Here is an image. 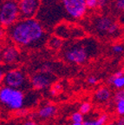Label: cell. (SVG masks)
Listing matches in <instances>:
<instances>
[{"label":"cell","instance_id":"13","mask_svg":"<svg viewBox=\"0 0 124 125\" xmlns=\"http://www.w3.org/2000/svg\"><path fill=\"white\" fill-rule=\"evenodd\" d=\"M109 120V115L107 114H102L95 120H87L84 121L83 125H105Z\"/></svg>","mask_w":124,"mask_h":125},{"label":"cell","instance_id":"23","mask_svg":"<svg viewBox=\"0 0 124 125\" xmlns=\"http://www.w3.org/2000/svg\"><path fill=\"white\" fill-rule=\"evenodd\" d=\"M115 7L117 10L124 12V0H115Z\"/></svg>","mask_w":124,"mask_h":125},{"label":"cell","instance_id":"20","mask_svg":"<svg viewBox=\"0 0 124 125\" xmlns=\"http://www.w3.org/2000/svg\"><path fill=\"white\" fill-rule=\"evenodd\" d=\"M115 110H116V113L118 114L119 115L123 116L124 115V100L116 103V105H115Z\"/></svg>","mask_w":124,"mask_h":125},{"label":"cell","instance_id":"11","mask_svg":"<svg viewBox=\"0 0 124 125\" xmlns=\"http://www.w3.org/2000/svg\"><path fill=\"white\" fill-rule=\"evenodd\" d=\"M57 112V109L52 104H45L42 106L37 111V116L39 119L47 120L53 117Z\"/></svg>","mask_w":124,"mask_h":125},{"label":"cell","instance_id":"29","mask_svg":"<svg viewBox=\"0 0 124 125\" xmlns=\"http://www.w3.org/2000/svg\"><path fill=\"white\" fill-rule=\"evenodd\" d=\"M43 1H58V0H43Z\"/></svg>","mask_w":124,"mask_h":125},{"label":"cell","instance_id":"8","mask_svg":"<svg viewBox=\"0 0 124 125\" xmlns=\"http://www.w3.org/2000/svg\"><path fill=\"white\" fill-rule=\"evenodd\" d=\"M31 83L32 89L36 90H43L48 89L54 82V76L51 73H45L39 71L31 76Z\"/></svg>","mask_w":124,"mask_h":125},{"label":"cell","instance_id":"24","mask_svg":"<svg viewBox=\"0 0 124 125\" xmlns=\"http://www.w3.org/2000/svg\"><path fill=\"white\" fill-rule=\"evenodd\" d=\"M87 82H88V83L90 84V85H95V84L98 83V78L95 76H90L88 78Z\"/></svg>","mask_w":124,"mask_h":125},{"label":"cell","instance_id":"2","mask_svg":"<svg viewBox=\"0 0 124 125\" xmlns=\"http://www.w3.org/2000/svg\"><path fill=\"white\" fill-rule=\"evenodd\" d=\"M95 45L85 43L84 42H77L65 47L62 51V57L66 62L75 64H83L87 62L94 54L92 49Z\"/></svg>","mask_w":124,"mask_h":125},{"label":"cell","instance_id":"27","mask_svg":"<svg viewBox=\"0 0 124 125\" xmlns=\"http://www.w3.org/2000/svg\"><path fill=\"white\" fill-rule=\"evenodd\" d=\"M115 125H124V117H121L120 119L115 123Z\"/></svg>","mask_w":124,"mask_h":125},{"label":"cell","instance_id":"26","mask_svg":"<svg viewBox=\"0 0 124 125\" xmlns=\"http://www.w3.org/2000/svg\"><path fill=\"white\" fill-rule=\"evenodd\" d=\"M108 2H109V0H98V7H104L107 5Z\"/></svg>","mask_w":124,"mask_h":125},{"label":"cell","instance_id":"28","mask_svg":"<svg viewBox=\"0 0 124 125\" xmlns=\"http://www.w3.org/2000/svg\"><path fill=\"white\" fill-rule=\"evenodd\" d=\"M70 125H83V123H72Z\"/></svg>","mask_w":124,"mask_h":125},{"label":"cell","instance_id":"25","mask_svg":"<svg viewBox=\"0 0 124 125\" xmlns=\"http://www.w3.org/2000/svg\"><path fill=\"white\" fill-rule=\"evenodd\" d=\"M22 125H39V124L36 121H34V120H27V121L23 122Z\"/></svg>","mask_w":124,"mask_h":125},{"label":"cell","instance_id":"15","mask_svg":"<svg viewBox=\"0 0 124 125\" xmlns=\"http://www.w3.org/2000/svg\"><path fill=\"white\" fill-rule=\"evenodd\" d=\"M62 42L60 38L56 37H51L50 40H49V46L51 47V49H60L61 47H62Z\"/></svg>","mask_w":124,"mask_h":125},{"label":"cell","instance_id":"1","mask_svg":"<svg viewBox=\"0 0 124 125\" xmlns=\"http://www.w3.org/2000/svg\"><path fill=\"white\" fill-rule=\"evenodd\" d=\"M7 34L15 44L21 47L37 48L45 41L44 29L36 18L19 19L8 28Z\"/></svg>","mask_w":124,"mask_h":125},{"label":"cell","instance_id":"10","mask_svg":"<svg viewBox=\"0 0 124 125\" xmlns=\"http://www.w3.org/2000/svg\"><path fill=\"white\" fill-rule=\"evenodd\" d=\"M114 23V21L109 17L107 16H103L100 18H96L95 21V29L96 32L99 34L104 35L107 34L109 35V31H110L112 25Z\"/></svg>","mask_w":124,"mask_h":125},{"label":"cell","instance_id":"12","mask_svg":"<svg viewBox=\"0 0 124 125\" xmlns=\"http://www.w3.org/2000/svg\"><path fill=\"white\" fill-rule=\"evenodd\" d=\"M112 97V92L107 87H101L99 88L94 94V100L98 104H103L109 101Z\"/></svg>","mask_w":124,"mask_h":125},{"label":"cell","instance_id":"4","mask_svg":"<svg viewBox=\"0 0 124 125\" xmlns=\"http://www.w3.org/2000/svg\"><path fill=\"white\" fill-rule=\"evenodd\" d=\"M4 86L10 87L15 90H28L32 88L31 79L27 77L26 74L19 69L8 70L4 77L1 79Z\"/></svg>","mask_w":124,"mask_h":125},{"label":"cell","instance_id":"14","mask_svg":"<svg viewBox=\"0 0 124 125\" xmlns=\"http://www.w3.org/2000/svg\"><path fill=\"white\" fill-rule=\"evenodd\" d=\"M109 83L112 84L115 89H124V75L115 78H109Z\"/></svg>","mask_w":124,"mask_h":125},{"label":"cell","instance_id":"5","mask_svg":"<svg viewBox=\"0 0 124 125\" xmlns=\"http://www.w3.org/2000/svg\"><path fill=\"white\" fill-rule=\"evenodd\" d=\"M20 19L19 6L15 0H5L1 4L0 23L4 27H10Z\"/></svg>","mask_w":124,"mask_h":125},{"label":"cell","instance_id":"17","mask_svg":"<svg viewBox=\"0 0 124 125\" xmlns=\"http://www.w3.org/2000/svg\"><path fill=\"white\" fill-rule=\"evenodd\" d=\"M70 120L73 123H83L84 122V117L83 115L80 113L79 111L74 112L70 116Z\"/></svg>","mask_w":124,"mask_h":125},{"label":"cell","instance_id":"16","mask_svg":"<svg viewBox=\"0 0 124 125\" xmlns=\"http://www.w3.org/2000/svg\"><path fill=\"white\" fill-rule=\"evenodd\" d=\"M92 109V104L90 102H83V104L80 105L79 107V112L82 113L83 115H87L90 112V110Z\"/></svg>","mask_w":124,"mask_h":125},{"label":"cell","instance_id":"3","mask_svg":"<svg viewBox=\"0 0 124 125\" xmlns=\"http://www.w3.org/2000/svg\"><path fill=\"white\" fill-rule=\"evenodd\" d=\"M28 98L30 97L23 90H15L6 86H3L0 90V102L10 110H21L27 107L28 104H30L27 102Z\"/></svg>","mask_w":124,"mask_h":125},{"label":"cell","instance_id":"6","mask_svg":"<svg viewBox=\"0 0 124 125\" xmlns=\"http://www.w3.org/2000/svg\"><path fill=\"white\" fill-rule=\"evenodd\" d=\"M66 13L75 19L83 18L87 10L86 0H61Z\"/></svg>","mask_w":124,"mask_h":125},{"label":"cell","instance_id":"7","mask_svg":"<svg viewBox=\"0 0 124 125\" xmlns=\"http://www.w3.org/2000/svg\"><path fill=\"white\" fill-rule=\"evenodd\" d=\"M41 5V0H19L20 19L34 18Z\"/></svg>","mask_w":124,"mask_h":125},{"label":"cell","instance_id":"19","mask_svg":"<svg viewBox=\"0 0 124 125\" xmlns=\"http://www.w3.org/2000/svg\"><path fill=\"white\" fill-rule=\"evenodd\" d=\"M62 90V86L59 83H55L52 86H51V90H50V93L51 94V96H56L57 94L60 92V90Z\"/></svg>","mask_w":124,"mask_h":125},{"label":"cell","instance_id":"21","mask_svg":"<svg viewBox=\"0 0 124 125\" xmlns=\"http://www.w3.org/2000/svg\"><path fill=\"white\" fill-rule=\"evenodd\" d=\"M112 51L114 53L121 54L124 51V46L121 43H115L112 46Z\"/></svg>","mask_w":124,"mask_h":125},{"label":"cell","instance_id":"18","mask_svg":"<svg viewBox=\"0 0 124 125\" xmlns=\"http://www.w3.org/2000/svg\"><path fill=\"white\" fill-rule=\"evenodd\" d=\"M124 100V89H121L114 92V96H113V101L116 104L118 102Z\"/></svg>","mask_w":124,"mask_h":125},{"label":"cell","instance_id":"22","mask_svg":"<svg viewBox=\"0 0 124 125\" xmlns=\"http://www.w3.org/2000/svg\"><path fill=\"white\" fill-rule=\"evenodd\" d=\"M86 5L88 9L93 10L98 7V0H86Z\"/></svg>","mask_w":124,"mask_h":125},{"label":"cell","instance_id":"9","mask_svg":"<svg viewBox=\"0 0 124 125\" xmlns=\"http://www.w3.org/2000/svg\"><path fill=\"white\" fill-rule=\"evenodd\" d=\"M19 51L15 45L4 47L1 53V60L5 64H12L19 60Z\"/></svg>","mask_w":124,"mask_h":125}]
</instances>
